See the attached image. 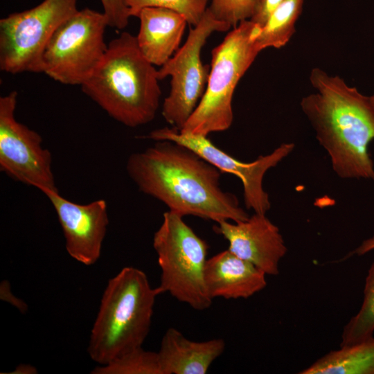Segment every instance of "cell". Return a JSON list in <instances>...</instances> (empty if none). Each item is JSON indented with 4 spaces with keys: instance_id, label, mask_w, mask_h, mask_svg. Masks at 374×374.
<instances>
[{
    "instance_id": "obj_15",
    "label": "cell",
    "mask_w": 374,
    "mask_h": 374,
    "mask_svg": "<svg viewBox=\"0 0 374 374\" xmlns=\"http://www.w3.org/2000/svg\"><path fill=\"white\" fill-rule=\"evenodd\" d=\"M137 17L140 28L136 36L138 46L153 65H163L179 48L188 24L178 12L159 7L143 8Z\"/></svg>"
},
{
    "instance_id": "obj_2",
    "label": "cell",
    "mask_w": 374,
    "mask_h": 374,
    "mask_svg": "<svg viewBox=\"0 0 374 374\" xmlns=\"http://www.w3.org/2000/svg\"><path fill=\"white\" fill-rule=\"evenodd\" d=\"M310 81L315 89L300 105L341 179L374 181L368 145L374 139V109L369 96L348 86L338 75L314 68Z\"/></svg>"
},
{
    "instance_id": "obj_24",
    "label": "cell",
    "mask_w": 374,
    "mask_h": 374,
    "mask_svg": "<svg viewBox=\"0 0 374 374\" xmlns=\"http://www.w3.org/2000/svg\"><path fill=\"white\" fill-rule=\"evenodd\" d=\"M284 0H258L256 10L249 19L260 28L265 25L274 10Z\"/></svg>"
},
{
    "instance_id": "obj_23",
    "label": "cell",
    "mask_w": 374,
    "mask_h": 374,
    "mask_svg": "<svg viewBox=\"0 0 374 374\" xmlns=\"http://www.w3.org/2000/svg\"><path fill=\"white\" fill-rule=\"evenodd\" d=\"M108 25L118 29L125 28L130 17L129 9L123 0H100Z\"/></svg>"
},
{
    "instance_id": "obj_14",
    "label": "cell",
    "mask_w": 374,
    "mask_h": 374,
    "mask_svg": "<svg viewBox=\"0 0 374 374\" xmlns=\"http://www.w3.org/2000/svg\"><path fill=\"white\" fill-rule=\"evenodd\" d=\"M204 281L212 299H247L267 286L264 271L229 249L207 259Z\"/></svg>"
},
{
    "instance_id": "obj_17",
    "label": "cell",
    "mask_w": 374,
    "mask_h": 374,
    "mask_svg": "<svg viewBox=\"0 0 374 374\" xmlns=\"http://www.w3.org/2000/svg\"><path fill=\"white\" fill-rule=\"evenodd\" d=\"M299 373L374 374V337L331 350Z\"/></svg>"
},
{
    "instance_id": "obj_25",
    "label": "cell",
    "mask_w": 374,
    "mask_h": 374,
    "mask_svg": "<svg viewBox=\"0 0 374 374\" xmlns=\"http://www.w3.org/2000/svg\"><path fill=\"white\" fill-rule=\"evenodd\" d=\"M0 297L1 300L6 301L15 306L21 312H25L27 310V305L12 294L10 290V284L6 280H3L1 283Z\"/></svg>"
},
{
    "instance_id": "obj_21",
    "label": "cell",
    "mask_w": 374,
    "mask_h": 374,
    "mask_svg": "<svg viewBox=\"0 0 374 374\" xmlns=\"http://www.w3.org/2000/svg\"><path fill=\"white\" fill-rule=\"evenodd\" d=\"M129 9L130 17H137L146 7H159L172 10L181 15L187 23L196 26L205 11L210 0H123Z\"/></svg>"
},
{
    "instance_id": "obj_27",
    "label": "cell",
    "mask_w": 374,
    "mask_h": 374,
    "mask_svg": "<svg viewBox=\"0 0 374 374\" xmlns=\"http://www.w3.org/2000/svg\"><path fill=\"white\" fill-rule=\"evenodd\" d=\"M37 370L35 367L28 364H20L18 365L13 372L9 373L14 374H34L37 373Z\"/></svg>"
},
{
    "instance_id": "obj_18",
    "label": "cell",
    "mask_w": 374,
    "mask_h": 374,
    "mask_svg": "<svg viewBox=\"0 0 374 374\" xmlns=\"http://www.w3.org/2000/svg\"><path fill=\"white\" fill-rule=\"evenodd\" d=\"M304 0H284L271 13L256 35L254 42L259 51L285 46L295 32Z\"/></svg>"
},
{
    "instance_id": "obj_28",
    "label": "cell",
    "mask_w": 374,
    "mask_h": 374,
    "mask_svg": "<svg viewBox=\"0 0 374 374\" xmlns=\"http://www.w3.org/2000/svg\"><path fill=\"white\" fill-rule=\"evenodd\" d=\"M370 98V100H371V105L374 109V94L371 96H369Z\"/></svg>"
},
{
    "instance_id": "obj_11",
    "label": "cell",
    "mask_w": 374,
    "mask_h": 374,
    "mask_svg": "<svg viewBox=\"0 0 374 374\" xmlns=\"http://www.w3.org/2000/svg\"><path fill=\"white\" fill-rule=\"evenodd\" d=\"M146 138L157 141L169 140L194 150L222 172L238 177L243 186L244 205L254 213L266 214L271 208L268 193L263 188L266 172L276 166L294 149L293 143H283L271 153L245 163L231 157L215 146L208 136L181 132L174 127H165L152 131Z\"/></svg>"
},
{
    "instance_id": "obj_9",
    "label": "cell",
    "mask_w": 374,
    "mask_h": 374,
    "mask_svg": "<svg viewBox=\"0 0 374 374\" xmlns=\"http://www.w3.org/2000/svg\"><path fill=\"white\" fill-rule=\"evenodd\" d=\"M231 28L217 19L208 7L199 22L190 29L184 45L157 70L159 80L171 77L161 114L172 127L182 130L206 90L211 69L202 64L201 51L207 39L214 32H225Z\"/></svg>"
},
{
    "instance_id": "obj_4",
    "label": "cell",
    "mask_w": 374,
    "mask_h": 374,
    "mask_svg": "<svg viewBox=\"0 0 374 374\" xmlns=\"http://www.w3.org/2000/svg\"><path fill=\"white\" fill-rule=\"evenodd\" d=\"M159 294L146 274L133 267L123 268L110 278L91 331L87 351L91 359L105 365L142 346Z\"/></svg>"
},
{
    "instance_id": "obj_7",
    "label": "cell",
    "mask_w": 374,
    "mask_h": 374,
    "mask_svg": "<svg viewBox=\"0 0 374 374\" xmlns=\"http://www.w3.org/2000/svg\"><path fill=\"white\" fill-rule=\"evenodd\" d=\"M106 15L78 10L55 31L42 55V72L64 84L82 85L105 56Z\"/></svg>"
},
{
    "instance_id": "obj_26",
    "label": "cell",
    "mask_w": 374,
    "mask_h": 374,
    "mask_svg": "<svg viewBox=\"0 0 374 374\" xmlns=\"http://www.w3.org/2000/svg\"><path fill=\"white\" fill-rule=\"evenodd\" d=\"M374 250V235L364 240L350 255L363 256Z\"/></svg>"
},
{
    "instance_id": "obj_19",
    "label": "cell",
    "mask_w": 374,
    "mask_h": 374,
    "mask_svg": "<svg viewBox=\"0 0 374 374\" xmlns=\"http://www.w3.org/2000/svg\"><path fill=\"white\" fill-rule=\"evenodd\" d=\"M374 332V262L368 270L364 298L358 312L344 327L340 346L361 342Z\"/></svg>"
},
{
    "instance_id": "obj_22",
    "label": "cell",
    "mask_w": 374,
    "mask_h": 374,
    "mask_svg": "<svg viewBox=\"0 0 374 374\" xmlns=\"http://www.w3.org/2000/svg\"><path fill=\"white\" fill-rule=\"evenodd\" d=\"M258 0H211L209 9L215 17L234 28L253 15Z\"/></svg>"
},
{
    "instance_id": "obj_12",
    "label": "cell",
    "mask_w": 374,
    "mask_h": 374,
    "mask_svg": "<svg viewBox=\"0 0 374 374\" xmlns=\"http://www.w3.org/2000/svg\"><path fill=\"white\" fill-rule=\"evenodd\" d=\"M43 193L57 213L69 255L83 265H93L100 256L109 224L106 202L98 199L79 204L65 199L58 191Z\"/></svg>"
},
{
    "instance_id": "obj_6",
    "label": "cell",
    "mask_w": 374,
    "mask_h": 374,
    "mask_svg": "<svg viewBox=\"0 0 374 374\" xmlns=\"http://www.w3.org/2000/svg\"><path fill=\"white\" fill-rule=\"evenodd\" d=\"M153 247L161 274V294L168 292L177 301L195 310H205L212 304L204 281V268L209 249L184 221L168 211L153 236Z\"/></svg>"
},
{
    "instance_id": "obj_16",
    "label": "cell",
    "mask_w": 374,
    "mask_h": 374,
    "mask_svg": "<svg viewBox=\"0 0 374 374\" xmlns=\"http://www.w3.org/2000/svg\"><path fill=\"white\" fill-rule=\"evenodd\" d=\"M223 339L194 341L169 328L158 352L162 374H205L225 350Z\"/></svg>"
},
{
    "instance_id": "obj_8",
    "label": "cell",
    "mask_w": 374,
    "mask_h": 374,
    "mask_svg": "<svg viewBox=\"0 0 374 374\" xmlns=\"http://www.w3.org/2000/svg\"><path fill=\"white\" fill-rule=\"evenodd\" d=\"M78 0H44L0 20V69L42 72V55L56 29L75 14Z\"/></svg>"
},
{
    "instance_id": "obj_13",
    "label": "cell",
    "mask_w": 374,
    "mask_h": 374,
    "mask_svg": "<svg viewBox=\"0 0 374 374\" xmlns=\"http://www.w3.org/2000/svg\"><path fill=\"white\" fill-rule=\"evenodd\" d=\"M213 230L228 241V249L235 255L252 263L266 275L278 274L280 260L287 248L279 229L266 214L254 213L246 220L234 223L221 221Z\"/></svg>"
},
{
    "instance_id": "obj_10",
    "label": "cell",
    "mask_w": 374,
    "mask_h": 374,
    "mask_svg": "<svg viewBox=\"0 0 374 374\" xmlns=\"http://www.w3.org/2000/svg\"><path fill=\"white\" fill-rule=\"evenodd\" d=\"M17 92L0 98V170L12 179L39 189L58 191L52 155L42 138L15 118Z\"/></svg>"
},
{
    "instance_id": "obj_1",
    "label": "cell",
    "mask_w": 374,
    "mask_h": 374,
    "mask_svg": "<svg viewBox=\"0 0 374 374\" xmlns=\"http://www.w3.org/2000/svg\"><path fill=\"white\" fill-rule=\"evenodd\" d=\"M126 170L140 191L182 217L193 215L216 223L237 222L249 217L237 197L222 189L223 172L181 144L157 141L130 154Z\"/></svg>"
},
{
    "instance_id": "obj_5",
    "label": "cell",
    "mask_w": 374,
    "mask_h": 374,
    "mask_svg": "<svg viewBox=\"0 0 374 374\" xmlns=\"http://www.w3.org/2000/svg\"><path fill=\"white\" fill-rule=\"evenodd\" d=\"M260 29L250 19L244 20L213 48L206 90L180 132L208 136L231 126L233 93L241 78L260 53L254 42Z\"/></svg>"
},
{
    "instance_id": "obj_3",
    "label": "cell",
    "mask_w": 374,
    "mask_h": 374,
    "mask_svg": "<svg viewBox=\"0 0 374 374\" xmlns=\"http://www.w3.org/2000/svg\"><path fill=\"white\" fill-rule=\"evenodd\" d=\"M159 81L157 70L141 52L136 36L123 32L107 45L81 88L110 117L136 127L156 116L161 96Z\"/></svg>"
},
{
    "instance_id": "obj_20",
    "label": "cell",
    "mask_w": 374,
    "mask_h": 374,
    "mask_svg": "<svg viewBox=\"0 0 374 374\" xmlns=\"http://www.w3.org/2000/svg\"><path fill=\"white\" fill-rule=\"evenodd\" d=\"M92 374H162L158 353L136 348L105 365L96 366Z\"/></svg>"
}]
</instances>
